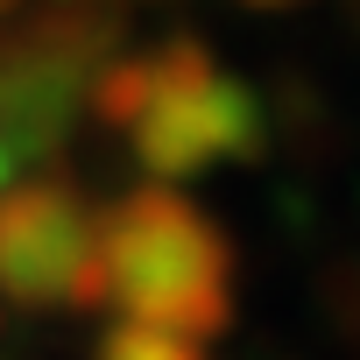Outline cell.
<instances>
[{
    "instance_id": "cell-2",
    "label": "cell",
    "mask_w": 360,
    "mask_h": 360,
    "mask_svg": "<svg viewBox=\"0 0 360 360\" xmlns=\"http://www.w3.org/2000/svg\"><path fill=\"white\" fill-rule=\"evenodd\" d=\"M99 276H106V304H120L127 325L191 346L233 332L240 311L233 233L176 184H141L99 212Z\"/></svg>"
},
{
    "instance_id": "cell-5",
    "label": "cell",
    "mask_w": 360,
    "mask_h": 360,
    "mask_svg": "<svg viewBox=\"0 0 360 360\" xmlns=\"http://www.w3.org/2000/svg\"><path fill=\"white\" fill-rule=\"evenodd\" d=\"M92 360H212L205 346H191V339H169V332H148V325H113L99 346H92Z\"/></svg>"
},
{
    "instance_id": "cell-8",
    "label": "cell",
    "mask_w": 360,
    "mask_h": 360,
    "mask_svg": "<svg viewBox=\"0 0 360 360\" xmlns=\"http://www.w3.org/2000/svg\"><path fill=\"white\" fill-rule=\"evenodd\" d=\"M106 8H120V0H106Z\"/></svg>"
},
{
    "instance_id": "cell-6",
    "label": "cell",
    "mask_w": 360,
    "mask_h": 360,
    "mask_svg": "<svg viewBox=\"0 0 360 360\" xmlns=\"http://www.w3.org/2000/svg\"><path fill=\"white\" fill-rule=\"evenodd\" d=\"M248 8H262V15H283V8H311V0H248Z\"/></svg>"
},
{
    "instance_id": "cell-7",
    "label": "cell",
    "mask_w": 360,
    "mask_h": 360,
    "mask_svg": "<svg viewBox=\"0 0 360 360\" xmlns=\"http://www.w3.org/2000/svg\"><path fill=\"white\" fill-rule=\"evenodd\" d=\"M15 15H29V0H0V29H8Z\"/></svg>"
},
{
    "instance_id": "cell-1",
    "label": "cell",
    "mask_w": 360,
    "mask_h": 360,
    "mask_svg": "<svg viewBox=\"0 0 360 360\" xmlns=\"http://www.w3.org/2000/svg\"><path fill=\"white\" fill-rule=\"evenodd\" d=\"M85 113L99 127L127 134L148 184H176V191L205 169L255 162L269 148V106L255 99L248 78L219 71L212 43H198V36H169L155 50H120L92 78Z\"/></svg>"
},
{
    "instance_id": "cell-3",
    "label": "cell",
    "mask_w": 360,
    "mask_h": 360,
    "mask_svg": "<svg viewBox=\"0 0 360 360\" xmlns=\"http://www.w3.org/2000/svg\"><path fill=\"white\" fill-rule=\"evenodd\" d=\"M127 50V22L106 0H29L0 29V162L50 169L92 78Z\"/></svg>"
},
{
    "instance_id": "cell-4",
    "label": "cell",
    "mask_w": 360,
    "mask_h": 360,
    "mask_svg": "<svg viewBox=\"0 0 360 360\" xmlns=\"http://www.w3.org/2000/svg\"><path fill=\"white\" fill-rule=\"evenodd\" d=\"M0 304H22V311L106 304L99 205H85L78 184L29 169L0 191Z\"/></svg>"
}]
</instances>
